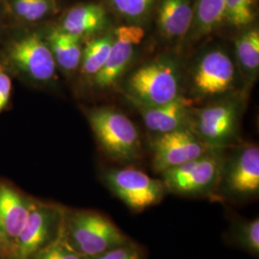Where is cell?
I'll list each match as a JSON object with an SVG mask.
<instances>
[{
    "label": "cell",
    "mask_w": 259,
    "mask_h": 259,
    "mask_svg": "<svg viewBox=\"0 0 259 259\" xmlns=\"http://www.w3.org/2000/svg\"><path fill=\"white\" fill-rule=\"evenodd\" d=\"M213 149L218 148L204 143L189 127L157 135L151 141L152 166L157 173L161 174Z\"/></svg>",
    "instance_id": "10"
},
{
    "label": "cell",
    "mask_w": 259,
    "mask_h": 259,
    "mask_svg": "<svg viewBox=\"0 0 259 259\" xmlns=\"http://www.w3.org/2000/svg\"><path fill=\"white\" fill-rule=\"evenodd\" d=\"M194 100L184 95L155 107H139L145 127L157 135L189 127Z\"/></svg>",
    "instance_id": "14"
},
{
    "label": "cell",
    "mask_w": 259,
    "mask_h": 259,
    "mask_svg": "<svg viewBox=\"0 0 259 259\" xmlns=\"http://www.w3.org/2000/svg\"><path fill=\"white\" fill-rule=\"evenodd\" d=\"M123 90L138 108L171 102L181 95L179 64L170 56L148 62L130 75Z\"/></svg>",
    "instance_id": "3"
},
{
    "label": "cell",
    "mask_w": 259,
    "mask_h": 259,
    "mask_svg": "<svg viewBox=\"0 0 259 259\" xmlns=\"http://www.w3.org/2000/svg\"><path fill=\"white\" fill-rule=\"evenodd\" d=\"M108 22L107 11L98 3H79L67 10L59 27L83 38L101 32Z\"/></svg>",
    "instance_id": "16"
},
{
    "label": "cell",
    "mask_w": 259,
    "mask_h": 259,
    "mask_svg": "<svg viewBox=\"0 0 259 259\" xmlns=\"http://www.w3.org/2000/svg\"><path fill=\"white\" fill-rule=\"evenodd\" d=\"M31 259H91L67 246L61 238L38 251Z\"/></svg>",
    "instance_id": "25"
},
{
    "label": "cell",
    "mask_w": 259,
    "mask_h": 259,
    "mask_svg": "<svg viewBox=\"0 0 259 259\" xmlns=\"http://www.w3.org/2000/svg\"><path fill=\"white\" fill-rule=\"evenodd\" d=\"M60 238L90 258L132 241L108 215L68 206H65Z\"/></svg>",
    "instance_id": "1"
},
{
    "label": "cell",
    "mask_w": 259,
    "mask_h": 259,
    "mask_svg": "<svg viewBox=\"0 0 259 259\" xmlns=\"http://www.w3.org/2000/svg\"><path fill=\"white\" fill-rule=\"evenodd\" d=\"M88 120L103 153L121 164H132L141 156V141L136 125L112 108H95Z\"/></svg>",
    "instance_id": "4"
},
{
    "label": "cell",
    "mask_w": 259,
    "mask_h": 259,
    "mask_svg": "<svg viewBox=\"0 0 259 259\" xmlns=\"http://www.w3.org/2000/svg\"><path fill=\"white\" fill-rule=\"evenodd\" d=\"M36 199L9 181L0 179V232L9 259Z\"/></svg>",
    "instance_id": "13"
},
{
    "label": "cell",
    "mask_w": 259,
    "mask_h": 259,
    "mask_svg": "<svg viewBox=\"0 0 259 259\" xmlns=\"http://www.w3.org/2000/svg\"><path fill=\"white\" fill-rule=\"evenodd\" d=\"M256 0H227L225 19L233 27L250 26L255 18Z\"/></svg>",
    "instance_id": "24"
},
{
    "label": "cell",
    "mask_w": 259,
    "mask_h": 259,
    "mask_svg": "<svg viewBox=\"0 0 259 259\" xmlns=\"http://www.w3.org/2000/svg\"><path fill=\"white\" fill-rule=\"evenodd\" d=\"M193 0H160L157 9V29L167 39L187 35L194 20Z\"/></svg>",
    "instance_id": "15"
},
{
    "label": "cell",
    "mask_w": 259,
    "mask_h": 259,
    "mask_svg": "<svg viewBox=\"0 0 259 259\" xmlns=\"http://www.w3.org/2000/svg\"><path fill=\"white\" fill-rule=\"evenodd\" d=\"M44 34L57 66L67 73L76 71L81 65L83 38L65 32L58 24L47 28Z\"/></svg>",
    "instance_id": "17"
},
{
    "label": "cell",
    "mask_w": 259,
    "mask_h": 259,
    "mask_svg": "<svg viewBox=\"0 0 259 259\" xmlns=\"http://www.w3.org/2000/svg\"><path fill=\"white\" fill-rule=\"evenodd\" d=\"M1 61L10 72L30 83L46 85L56 79L58 66L41 31L23 29L10 37Z\"/></svg>",
    "instance_id": "2"
},
{
    "label": "cell",
    "mask_w": 259,
    "mask_h": 259,
    "mask_svg": "<svg viewBox=\"0 0 259 259\" xmlns=\"http://www.w3.org/2000/svg\"><path fill=\"white\" fill-rule=\"evenodd\" d=\"M240 105L237 99H227L202 109H193L189 128L212 148L232 146L237 138Z\"/></svg>",
    "instance_id": "9"
},
{
    "label": "cell",
    "mask_w": 259,
    "mask_h": 259,
    "mask_svg": "<svg viewBox=\"0 0 259 259\" xmlns=\"http://www.w3.org/2000/svg\"><path fill=\"white\" fill-rule=\"evenodd\" d=\"M13 83L9 69L0 60V112L4 111L9 105L12 96Z\"/></svg>",
    "instance_id": "27"
},
{
    "label": "cell",
    "mask_w": 259,
    "mask_h": 259,
    "mask_svg": "<svg viewBox=\"0 0 259 259\" xmlns=\"http://www.w3.org/2000/svg\"><path fill=\"white\" fill-rule=\"evenodd\" d=\"M259 194V148L246 144L225 157L213 200L233 204L248 203Z\"/></svg>",
    "instance_id": "5"
},
{
    "label": "cell",
    "mask_w": 259,
    "mask_h": 259,
    "mask_svg": "<svg viewBox=\"0 0 259 259\" xmlns=\"http://www.w3.org/2000/svg\"><path fill=\"white\" fill-rule=\"evenodd\" d=\"M235 55L244 75L253 81L259 70V31L249 28L242 32L234 40Z\"/></svg>",
    "instance_id": "21"
},
{
    "label": "cell",
    "mask_w": 259,
    "mask_h": 259,
    "mask_svg": "<svg viewBox=\"0 0 259 259\" xmlns=\"http://www.w3.org/2000/svg\"><path fill=\"white\" fill-rule=\"evenodd\" d=\"M65 206L37 198L19 233L12 259H31L58 240Z\"/></svg>",
    "instance_id": "8"
},
{
    "label": "cell",
    "mask_w": 259,
    "mask_h": 259,
    "mask_svg": "<svg viewBox=\"0 0 259 259\" xmlns=\"http://www.w3.org/2000/svg\"><path fill=\"white\" fill-rule=\"evenodd\" d=\"M227 0H197L195 2L194 20L189 33L200 37L211 34L225 20Z\"/></svg>",
    "instance_id": "19"
},
{
    "label": "cell",
    "mask_w": 259,
    "mask_h": 259,
    "mask_svg": "<svg viewBox=\"0 0 259 259\" xmlns=\"http://www.w3.org/2000/svg\"><path fill=\"white\" fill-rule=\"evenodd\" d=\"M227 241L253 257L259 256V218L247 219L236 216L231 220L226 233Z\"/></svg>",
    "instance_id": "20"
},
{
    "label": "cell",
    "mask_w": 259,
    "mask_h": 259,
    "mask_svg": "<svg viewBox=\"0 0 259 259\" xmlns=\"http://www.w3.org/2000/svg\"><path fill=\"white\" fill-rule=\"evenodd\" d=\"M6 19H7V17H6V15H5L3 6H2L1 1H0V31H1L2 26H3V23H4V21H5Z\"/></svg>",
    "instance_id": "29"
},
{
    "label": "cell",
    "mask_w": 259,
    "mask_h": 259,
    "mask_svg": "<svg viewBox=\"0 0 259 259\" xmlns=\"http://www.w3.org/2000/svg\"><path fill=\"white\" fill-rule=\"evenodd\" d=\"M225 149H213L201 157L162 172L167 193L213 199L219 183Z\"/></svg>",
    "instance_id": "6"
},
{
    "label": "cell",
    "mask_w": 259,
    "mask_h": 259,
    "mask_svg": "<svg viewBox=\"0 0 259 259\" xmlns=\"http://www.w3.org/2000/svg\"><path fill=\"white\" fill-rule=\"evenodd\" d=\"M91 259H146V255L142 247L132 240Z\"/></svg>",
    "instance_id": "26"
},
{
    "label": "cell",
    "mask_w": 259,
    "mask_h": 259,
    "mask_svg": "<svg viewBox=\"0 0 259 259\" xmlns=\"http://www.w3.org/2000/svg\"><path fill=\"white\" fill-rule=\"evenodd\" d=\"M113 42L114 33L112 31L93 37L83 47L80 68L83 76L92 79L101 70L109 58Z\"/></svg>",
    "instance_id": "22"
},
{
    "label": "cell",
    "mask_w": 259,
    "mask_h": 259,
    "mask_svg": "<svg viewBox=\"0 0 259 259\" xmlns=\"http://www.w3.org/2000/svg\"><path fill=\"white\" fill-rule=\"evenodd\" d=\"M7 19L21 27L50 19L59 11L57 0H0Z\"/></svg>",
    "instance_id": "18"
},
{
    "label": "cell",
    "mask_w": 259,
    "mask_h": 259,
    "mask_svg": "<svg viewBox=\"0 0 259 259\" xmlns=\"http://www.w3.org/2000/svg\"><path fill=\"white\" fill-rule=\"evenodd\" d=\"M0 259H9L4 241H3L2 235H1V232H0Z\"/></svg>",
    "instance_id": "28"
},
{
    "label": "cell",
    "mask_w": 259,
    "mask_h": 259,
    "mask_svg": "<svg viewBox=\"0 0 259 259\" xmlns=\"http://www.w3.org/2000/svg\"><path fill=\"white\" fill-rule=\"evenodd\" d=\"M157 2V0H110V5L129 24H139L148 18Z\"/></svg>",
    "instance_id": "23"
},
{
    "label": "cell",
    "mask_w": 259,
    "mask_h": 259,
    "mask_svg": "<svg viewBox=\"0 0 259 259\" xmlns=\"http://www.w3.org/2000/svg\"><path fill=\"white\" fill-rule=\"evenodd\" d=\"M114 42L101 70L91 80L98 90H110L119 81L128 68L136 47L142 41L145 31L138 24L122 25L114 31Z\"/></svg>",
    "instance_id": "12"
},
{
    "label": "cell",
    "mask_w": 259,
    "mask_h": 259,
    "mask_svg": "<svg viewBox=\"0 0 259 259\" xmlns=\"http://www.w3.org/2000/svg\"><path fill=\"white\" fill-rule=\"evenodd\" d=\"M236 81V70L230 55L214 49L201 57L192 73V93L204 99L231 92Z\"/></svg>",
    "instance_id": "11"
},
{
    "label": "cell",
    "mask_w": 259,
    "mask_h": 259,
    "mask_svg": "<svg viewBox=\"0 0 259 259\" xmlns=\"http://www.w3.org/2000/svg\"><path fill=\"white\" fill-rule=\"evenodd\" d=\"M102 181L132 212H142L157 205L168 194L161 179H154L133 166L107 169Z\"/></svg>",
    "instance_id": "7"
}]
</instances>
